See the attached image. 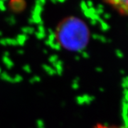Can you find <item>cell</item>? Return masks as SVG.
<instances>
[{
  "instance_id": "1",
  "label": "cell",
  "mask_w": 128,
  "mask_h": 128,
  "mask_svg": "<svg viewBox=\"0 0 128 128\" xmlns=\"http://www.w3.org/2000/svg\"><path fill=\"white\" fill-rule=\"evenodd\" d=\"M56 36L58 44L65 49L79 51L87 46L90 32L82 20L76 17H68L58 25Z\"/></svg>"
},
{
  "instance_id": "2",
  "label": "cell",
  "mask_w": 128,
  "mask_h": 128,
  "mask_svg": "<svg viewBox=\"0 0 128 128\" xmlns=\"http://www.w3.org/2000/svg\"><path fill=\"white\" fill-rule=\"evenodd\" d=\"M119 13L128 16V0H105Z\"/></svg>"
},
{
  "instance_id": "3",
  "label": "cell",
  "mask_w": 128,
  "mask_h": 128,
  "mask_svg": "<svg viewBox=\"0 0 128 128\" xmlns=\"http://www.w3.org/2000/svg\"><path fill=\"white\" fill-rule=\"evenodd\" d=\"M93 128H128L127 127H121V126H115V125H108L105 124L98 123L93 127Z\"/></svg>"
}]
</instances>
